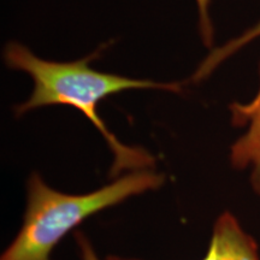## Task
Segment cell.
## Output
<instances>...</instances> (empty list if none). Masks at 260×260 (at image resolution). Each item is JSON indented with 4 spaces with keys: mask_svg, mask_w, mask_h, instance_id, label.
I'll list each match as a JSON object with an SVG mask.
<instances>
[{
    "mask_svg": "<svg viewBox=\"0 0 260 260\" xmlns=\"http://www.w3.org/2000/svg\"><path fill=\"white\" fill-rule=\"evenodd\" d=\"M99 52L96 51L83 59L59 63L41 59L18 42H9L4 51L6 65L11 69L27 73L34 82V89L29 99L16 106V116L45 106L75 107L95 126L112 152L113 162L110 169L112 177L121 176V172L124 170L136 171L153 168L155 162L153 155L142 147L122 144L99 116L98 106L107 96L124 90L159 89L180 93L182 84L130 79L94 70L89 67V61L99 56Z\"/></svg>",
    "mask_w": 260,
    "mask_h": 260,
    "instance_id": "cell-1",
    "label": "cell"
},
{
    "mask_svg": "<svg viewBox=\"0 0 260 260\" xmlns=\"http://www.w3.org/2000/svg\"><path fill=\"white\" fill-rule=\"evenodd\" d=\"M165 176L148 169L118 176L87 194H67L51 188L38 172L27 184L23 224L0 260H51V253L68 233L90 216L135 195L155 190Z\"/></svg>",
    "mask_w": 260,
    "mask_h": 260,
    "instance_id": "cell-2",
    "label": "cell"
},
{
    "mask_svg": "<svg viewBox=\"0 0 260 260\" xmlns=\"http://www.w3.org/2000/svg\"><path fill=\"white\" fill-rule=\"evenodd\" d=\"M233 125L247 126L245 135L232 146L230 160L234 168H252L251 183L260 197V88L254 99L247 104L230 105Z\"/></svg>",
    "mask_w": 260,
    "mask_h": 260,
    "instance_id": "cell-3",
    "label": "cell"
},
{
    "mask_svg": "<svg viewBox=\"0 0 260 260\" xmlns=\"http://www.w3.org/2000/svg\"><path fill=\"white\" fill-rule=\"evenodd\" d=\"M107 260H139L109 256ZM201 260H260L258 246L230 212L220 214L213 228L206 255Z\"/></svg>",
    "mask_w": 260,
    "mask_h": 260,
    "instance_id": "cell-4",
    "label": "cell"
},
{
    "mask_svg": "<svg viewBox=\"0 0 260 260\" xmlns=\"http://www.w3.org/2000/svg\"><path fill=\"white\" fill-rule=\"evenodd\" d=\"M260 37V22L258 24H255L254 27L248 29L246 32H243L241 37L233 39L228 44L224 45V46L216 48L203 60V63L199 65L195 74L193 75V81L198 82V81H201L206 79L209 75L212 73V71L216 69L218 65L222 63L223 60H225L226 58L233 56L235 52H237L240 48H242L246 44H248L249 41L254 40V39Z\"/></svg>",
    "mask_w": 260,
    "mask_h": 260,
    "instance_id": "cell-5",
    "label": "cell"
},
{
    "mask_svg": "<svg viewBox=\"0 0 260 260\" xmlns=\"http://www.w3.org/2000/svg\"><path fill=\"white\" fill-rule=\"evenodd\" d=\"M199 14V31L205 46L211 47L213 42V27L210 17L211 0H195Z\"/></svg>",
    "mask_w": 260,
    "mask_h": 260,
    "instance_id": "cell-6",
    "label": "cell"
},
{
    "mask_svg": "<svg viewBox=\"0 0 260 260\" xmlns=\"http://www.w3.org/2000/svg\"><path fill=\"white\" fill-rule=\"evenodd\" d=\"M76 241L80 247V253L82 260H99V256L94 251L92 243L82 233H76Z\"/></svg>",
    "mask_w": 260,
    "mask_h": 260,
    "instance_id": "cell-7",
    "label": "cell"
}]
</instances>
